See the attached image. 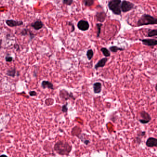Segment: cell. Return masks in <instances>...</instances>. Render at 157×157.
I'll use <instances>...</instances> for the list:
<instances>
[{"instance_id":"6da1fadb","label":"cell","mask_w":157,"mask_h":157,"mask_svg":"<svg viewBox=\"0 0 157 157\" xmlns=\"http://www.w3.org/2000/svg\"><path fill=\"white\" fill-rule=\"evenodd\" d=\"M54 149L59 154L68 155L72 150V147L66 142L59 141L55 145Z\"/></svg>"},{"instance_id":"83f0119b","label":"cell","mask_w":157,"mask_h":157,"mask_svg":"<svg viewBox=\"0 0 157 157\" xmlns=\"http://www.w3.org/2000/svg\"><path fill=\"white\" fill-rule=\"evenodd\" d=\"M68 25H69V26H72V32H73V31H75V26H74V25H73V24L72 23V22H68Z\"/></svg>"},{"instance_id":"ffe728a7","label":"cell","mask_w":157,"mask_h":157,"mask_svg":"<svg viewBox=\"0 0 157 157\" xmlns=\"http://www.w3.org/2000/svg\"><path fill=\"white\" fill-rule=\"evenodd\" d=\"M94 1L93 0H83V4L87 7H91L94 3Z\"/></svg>"},{"instance_id":"f1b7e54d","label":"cell","mask_w":157,"mask_h":157,"mask_svg":"<svg viewBox=\"0 0 157 157\" xmlns=\"http://www.w3.org/2000/svg\"><path fill=\"white\" fill-rule=\"evenodd\" d=\"M2 40L0 39V49L2 48Z\"/></svg>"},{"instance_id":"cb8c5ba5","label":"cell","mask_w":157,"mask_h":157,"mask_svg":"<svg viewBox=\"0 0 157 157\" xmlns=\"http://www.w3.org/2000/svg\"><path fill=\"white\" fill-rule=\"evenodd\" d=\"M29 31V30H28V29H24L22 31H21L20 34L22 36H26L28 34Z\"/></svg>"},{"instance_id":"e0dca14e","label":"cell","mask_w":157,"mask_h":157,"mask_svg":"<svg viewBox=\"0 0 157 157\" xmlns=\"http://www.w3.org/2000/svg\"><path fill=\"white\" fill-rule=\"evenodd\" d=\"M109 49L113 53H116L118 51H123L124 50V49L123 48H119V47L116 46H113L110 47L109 48Z\"/></svg>"},{"instance_id":"ba28073f","label":"cell","mask_w":157,"mask_h":157,"mask_svg":"<svg viewBox=\"0 0 157 157\" xmlns=\"http://www.w3.org/2000/svg\"><path fill=\"white\" fill-rule=\"evenodd\" d=\"M60 96L61 98L64 99L65 100H67L70 98H73L74 100H75V98L72 93L71 92L69 93L68 91L64 89H62L60 91Z\"/></svg>"},{"instance_id":"277c9868","label":"cell","mask_w":157,"mask_h":157,"mask_svg":"<svg viewBox=\"0 0 157 157\" xmlns=\"http://www.w3.org/2000/svg\"><path fill=\"white\" fill-rule=\"evenodd\" d=\"M134 3L126 1H123L121 3L120 6L121 11L124 13H126L131 10L134 8Z\"/></svg>"},{"instance_id":"8992f818","label":"cell","mask_w":157,"mask_h":157,"mask_svg":"<svg viewBox=\"0 0 157 157\" xmlns=\"http://www.w3.org/2000/svg\"><path fill=\"white\" fill-rule=\"evenodd\" d=\"M77 27L82 31H86L89 28V24L87 21L81 20L77 24Z\"/></svg>"},{"instance_id":"4dcf8cb0","label":"cell","mask_w":157,"mask_h":157,"mask_svg":"<svg viewBox=\"0 0 157 157\" xmlns=\"http://www.w3.org/2000/svg\"><path fill=\"white\" fill-rule=\"evenodd\" d=\"M0 157H8L5 155H2L1 156H0Z\"/></svg>"},{"instance_id":"7402d4cb","label":"cell","mask_w":157,"mask_h":157,"mask_svg":"<svg viewBox=\"0 0 157 157\" xmlns=\"http://www.w3.org/2000/svg\"><path fill=\"white\" fill-rule=\"evenodd\" d=\"M102 26V24L101 23H98L96 24V27L97 28V37H99L101 32V28Z\"/></svg>"},{"instance_id":"9c48e42d","label":"cell","mask_w":157,"mask_h":157,"mask_svg":"<svg viewBox=\"0 0 157 157\" xmlns=\"http://www.w3.org/2000/svg\"><path fill=\"white\" fill-rule=\"evenodd\" d=\"M6 24L10 27H14L23 25V22L21 21H16L13 19H8L6 21Z\"/></svg>"},{"instance_id":"603a6c76","label":"cell","mask_w":157,"mask_h":157,"mask_svg":"<svg viewBox=\"0 0 157 157\" xmlns=\"http://www.w3.org/2000/svg\"><path fill=\"white\" fill-rule=\"evenodd\" d=\"M63 4H65L66 5L71 6L72 4V3L73 2V0H64L63 1Z\"/></svg>"},{"instance_id":"30bf717a","label":"cell","mask_w":157,"mask_h":157,"mask_svg":"<svg viewBox=\"0 0 157 157\" xmlns=\"http://www.w3.org/2000/svg\"><path fill=\"white\" fill-rule=\"evenodd\" d=\"M95 17L96 18L97 20L99 22L102 23L103 22H104L106 19V14L104 11L101 12H97L96 14Z\"/></svg>"},{"instance_id":"4fadbf2b","label":"cell","mask_w":157,"mask_h":157,"mask_svg":"<svg viewBox=\"0 0 157 157\" xmlns=\"http://www.w3.org/2000/svg\"><path fill=\"white\" fill-rule=\"evenodd\" d=\"M31 26L35 30H39L43 27L44 24L41 21L37 20L31 24Z\"/></svg>"},{"instance_id":"52a82bcc","label":"cell","mask_w":157,"mask_h":157,"mask_svg":"<svg viewBox=\"0 0 157 157\" xmlns=\"http://www.w3.org/2000/svg\"><path fill=\"white\" fill-rule=\"evenodd\" d=\"M140 41H142V43L149 47H154L156 46L157 44V41L156 39H140Z\"/></svg>"},{"instance_id":"8fae6325","label":"cell","mask_w":157,"mask_h":157,"mask_svg":"<svg viewBox=\"0 0 157 157\" xmlns=\"http://www.w3.org/2000/svg\"><path fill=\"white\" fill-rule=\"evenodd\" d=\"M146 144L148 147H156L157 146V139L153 137H150L147 139Z\"/></svg>"},{"instance_id":"7a4b0ae2","label":"cell","mask_w":157,"mask_h":157,"mask_svg":"<svg viewBox=\"0 0 157 157\" xmlns=\"http://www.w3.org/2000/svg\"><path fill=\"white\" fill-rule=\"evenodd\" d=\"M157 19L149 14H144L139 18L137 22L138 26H147L149 25H156Z\"/></svg>"},{"instance_id":"5bb4252c","label":"cell","mask_w":157,"mask_h":157,"mask_svg":"<svg viewBox=\"0 0 157 157\" xmlns=\"http://www.w3.org/2000/svg\"><path fill=\"white\" fill-rule=\"evenodd\" d=\"M94 92L95 94H99L102 90V84L101 82H96L93 84Z\"/></svg>"},{"instance_id":"9a60e30c","label":"cell","mask_w":157,"mask_h":157,"mask_svg":"<svg viewBox=\"0 0 157 157\" xmlns=\"http://www.w3.org/2000/svg\"><path fill=\"white\" fill-rule=\"evenodd\" d=\"M41 87L44 89L46 88H48L52 90L54 89L53 84L52 82H50L49 81L46 80L43 81L41 82Z\"/></svg>"},{"instance_id":"484cf974","label":"cell","mask_w":157,"mask_h":157,"mask_svg":"<svg viewBox=\"0 0 157 157\" xmlns=\"http://www.w3.org/2000/svg\"><path fill=\"white\" fill-rule=\"evenodd\" d=\"M67 103L66 104L64 105V106H63L62 108V111L64 113H66L68 111V108H67Z\"/></svg>"},{"instance_id":"2e32d148","label":"cell","mask_w":157,"mask_h":157,"mask_svg":"<svg viewBox=\"0 0 157 157\" xmlns=\"http://www.w3.org/2000/svg\"><path fill=\"white\" fill-rule=\"evenodd\" d=\"M16 73V69L15 68H12L8 70L7 72V75L11 77H15Z\"/></svg>"},{"instance_id":"7c38bea8","label":"cell","mask_w":157,"mask_h":157,"mask_svg":"<svg viewBox=\"0 0 157 157\" xmlns=\"http://www.w3.org/2000/svg\"><path fill=\"white\" fill-rule=\"evenodd\" d=\"M108 61V59L107 58H103L100 59L95 66V69H98V68L101 67H103L106 65V63Z\"/></svg>"},{"instance_id":"f546056e","label":"cell","mask_w":157,"mask_h":157,"mask_svg":"<svg viewBox=\"0 0 157 157\" xmlns=\"http://www.w3.org/2000/svg\"><path fill=\"white\" fill-rule=\"evenodd\" d=\"M14 48H15V49H16V50H17V49H18V50L19 49V46H18V44H17V47H16L15 44V45H14Z\"/></svg>"},{"instance_id":"d6986e66","label":"cell","mask_w":157,"mask_h":157,"mask_svg":"<svg viewBox=\"0 0 157 157\" xmlns=\"http://www.w3.org/2000/svg\"><path fill=\"white\" fill-rule=\"evenodd\" d=\"M157 36V30H149L147 33V36L148 37H152V36Z\"/></svg>"},{"instance_id":"d4e9b609","label":"cell","mask_w":157,"mask_h":157,"mask_svg":"<svg viewBox=\"0 0 157 157\" xmlns=\"http://www.w3.org/2000/svg\"><path fill=\"white\" fill-rule=\"evenodd\" d=\"M5 60L6 62H12L13 60V58L12 57L7 56L6 57Z\"/></svg>"},{"instance_id":"44dd1931","label":"cell","mask_w":157,"mask_h":157,"mask_svg":"<svg viewBox=\"0 0 157 157\" xmlns=\"http://www.w3.org/2000/svg\"><path fill=\"white\" fill-rule=\"evenodd\" d=\"M86 55L89 60H90L92 59L94 56V52L93 50L91 49L88 50L86 53Z\"/></svg>"},{"instance_id":"4316f807","label":"cell","mask_w":157,"mask_h":157,"mask_svg":"<svg viewBox=\"0 0 157 157\" xmlns=\"http://www.w3.org/2000/svg\"><path fill=\"white\" fill-rule=\"evenodd\" d=\"M29 95L31 96H36L37 95L36 92L35 91H31L30 92H29Z\"/></svg>"},{"instance_id":"3957f363","label":"cell","mask_w":157,"mask_h":157,"mask_svg":"<svg viewBox=\"0 0 157 157\" xmlns=\"http://www.w3.org/2000/svg\"><path fill=\"white\" fill-rule=\"evenodd\" d=\"M121 3L120 0H111L108 2V8L114 14L120 15L121 14Z\"/></svg>"},{"instance_id":"ac0fdd59","label":"cell","mask_w":157,"mask_h":157,"mask_svg":"<svg viewBox=\"0 0 157 157\" xmlns=\"http://www.w3.org/2000/svg\"><path fill=\"white\" fill-rule=\"evenodd\" d=\"M101 51L103 53V55L105 56L106 58L110 56L111 53L109 51L108 49H107L106 48H102L101 49Z\"/></svg>"},{"instance_id":"5b68a950","label":"cell","mask_w":157,"mask_h":157,"mask_svg":"<svg viewBox=\"0 0 157 157\" xmlns=\"http://www.w3.org/2000/svg\"><path fill=\"white\" fill-rule=\"evenodd\" d=\"M140 117L139 121L142 124L148 123L151 120V117L148 113L145 111H142L140 113Z\"/></svg>"}]
</instances>
